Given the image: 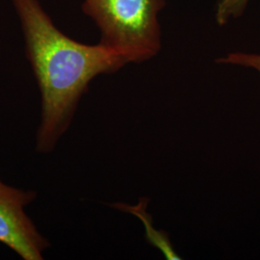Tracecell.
Masks as SVG:
<instances>
[{
  "mask_svg": "<svg viewBox=\"0 0 260 260\" xmlns=\"http://www.w3.org/2000/svg\"><path fill=\"white\" fill-rule=\"evenodd\" d=\"M19 18L25 51L41 93L36 150L49 153L71 126L91 81L113 74L126 62L100 43L86 45L68 37L40 0H11Z\"/></svg>",
  "mask_w": 260,
  "mask_h": 260,
  "instance_id": "1",
  "label": "cell"
},
{
  "mask_svg": "<svg viewBox=\"0 0 260 260\" xmlns=\"http://www.w3.org/2000/svg\"><path fill=\"white\" fill-rule=\"evenodd\" d=\"M166 0H82L81 9L101 33L100 44L128 63L141 64L158 54V14Z\"/></svg>",
  "mask_w": 260,
  "mask_h": 260,
  "instance_id": "2",
  "label": "cell"
},
{
  "mask_svg": "<svg viewBox=\"0 0 260 260\" xmlns=\"http://www.w3.org/2000/svg\"><path fill=\"white\" fill-rule=\"evenodd\" d=\"M36 198L35 191L9 185L0 177V243L23 260L44 259L50 246L25 211Z\"/></svg>",
  "mask_w": 260,
  "mask_h": 260,
  "instance_id": "3",
  "label": "cell"
},
{
  "mask_svg": "<svg viewBox=\"0 0 260 260\" xmlns=\"http://www.w3.org/2000/svg\"><path fill=\"white\" fill-rule=\"evenodd\" d=\"M148 205L147 199H142L141 203H139L136 206L124 205L122 203H115L112 204V207L117 208L118 210H121L123 212L134 214L137 217L142 219L143 223L146 228V233H147V239L148 241L154 247L161 250L166 256L167 259L175 260L181 259L175 250L172 247V244L169 241L167 235L164 234L162 232H157L152 228L151 223V217L149 213L146 212V207Z\"/></svg>",
  "mask_w": 260,
  "mask_h": 260,
  "instance_id": "4",
  "label": "cell"
},
{
  "mask_svg": "<svg viewBox=\"0 0 260 260\" xmlns=\"http://www.w3.org/2000/svg\"><path fill=\"white\" fill-rule=\"evenodd\" d=\"M251 0H218L216 5V21L225 25L231 19L240 18Z\"/></svg>",
  "mask_w": 260,
  "mask_h": 260,
  "instance_id": "5",
  "label": "cell"
},
{
  "mask_svg": "<svg viewBox=\"0 0 260 260\" xmlns=\"http://www.w3.org/2000/svg\"><path fill=\"white\" fill-rule=\"evenodd\" d=\"M216 63L242 66L246 68H251L260 73V54L233 52V53H229L225 57H221L217 59Z\"/></svg>",
  "mask_w": 260,
  "mask_h": 260,
  "instance_id": "6",
  "label": "cell"
}]
</instances>
